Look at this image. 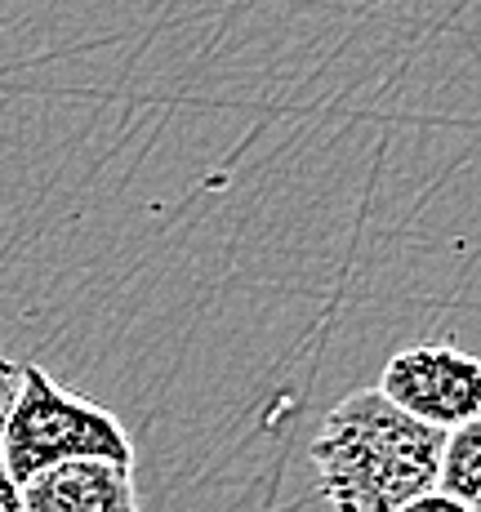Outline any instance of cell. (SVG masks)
Wrapping results in <instances>:
<instances>
[{
  "label": "cell",
  "instance_id": "8992f818",
  "mask_svg": "<svg viewBox=\"0 0 481 512\" xmlns=\"http://www.w3.org/2000/svg\"><path fill=\"white\" fill-rule=\"evenodd\" d=\"M14 388H18V361H9L0 352V437H5V415H9V401H14ZM0 512H23V486L9 477L5 441H0Z\"/></svg>",
  "mask_w": 481,
  "mask_h": 512
},
{
  "label": "cell",
  "instance_id": "7a4b0ae2",
  "mask_svg": "<svg viewBox=\"0 0 481 512\" xmlns=\"http://www.w3.org/2000/svg\"><path fill=\"white\" fill-rule=\"evenodd\" d=\"M5 464L18 486L63 464L134 468V441L107 406L63 388L45 366H18V388L5 415Z\"/></svg>",
  "mask_w": 481,
  "mask_h": 512
},
{
  "label": "cell",
  "instance_id": "3957f363",
  "mask_svg": "<svg viewBox=\"0 0 481 512\" xmlns=\"http://www.w3.org/2000/svg\"><path fill=\"white\" fill-rule=\"evenodd\" d=\"M379 392L410 419L455 432L459 423L481 415V357L455 343H415L384 366Z\"/></svg>",
  "mask_w": 481,
  "mask_h": 512
},
{
  "label": "cell",
  "instance_id": "6da1fadb",
  "mask_svg": "<svg viewBox=\"0 0 481 512\" xmlns=\"http://www.w3.org/2000/svg\"><path fill=\"white\" fill-rule=\"evenodd\" d=\"M446 432L410 419L379 388L343 397L312 437V468L330 512H397L437 490Z\"/></svg>",
  "mask_w": 481,
  "mask_h": 512
},
{
  "label": "cell",
  "instance_id": "5b68a950",
  "mask_svg": "<svg viewBox=\"0 0 481 512\" xmlns=\"http://www.w3.org/2000/svg\"><path fill=\"white\" fill-rule=\"evenodd\" d=\"M437 490L450 499H459L468 512H481V415L459 423L455 432H446Z\"/></svg>",
  "mask_w": 481,
  "mask_h": 512
},
{
  "label": "cell",
  "instance_id": "52a82bcc",
  "mask_svg": "<svg viewBox=\"0 0 481 512\" xmlns=\"http://www.w3.org/2000/svg\"><path fill=\"white\" fill-rule=\"evenodd\" d=\"M397 512H468L459 499H450V495H441V490H428V495H419V499H410L406 508H397Z\"/></svg>",
  "mask_w": 481,
  "mask_h": 512
},
{
  "label": "cell",
  "instance_id": "277c9868",
  "mask_svg": "<svg viewBox=\"0 0 481 512\" xmlns=\"http://www.w3.org/2000/svg\"><path fill=\"white\" fill-rule=\"evenodd\" d=\"M23 512H143L134 468L63 464L23 486Z\"/></svg>",
  "mask_w": 481,
  "mask_h": 512
}]
</instances>
